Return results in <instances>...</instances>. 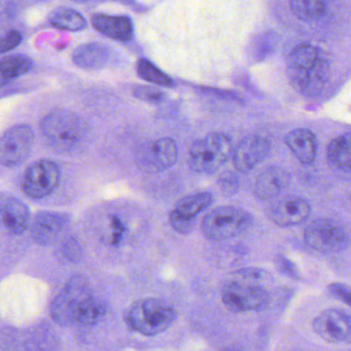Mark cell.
<instances>
[{
    "instance_id": "obj_20",
    "label": "cell",
    "mask_w": 351,
    "mask_h": 351,
    "mask_svg": "<svg viewBox=\"0 0 351 351\" xmlns=\"http://www.w3.org/2000/svg\"><path fill=\"white\" fill-rule=\"evenodd\" d=\"M109 51L100 43H91L80 45L72 55V61L84 69H99L106 64Z\"/></svg>"
},
{
    "instance_id": "obj_16",
    "label": "cell",
    "mask_w": 351,
    "mask_h": 351,
    "mask_svg": "<svg viewBox=\"0 0 351 351\" xmlns=\"http://www.w3.org/2000/svg\"><path fill=\"white\" fill-rule=\"evenodd\" d=\"M269 152L270 143L267 139L251 136L237 146L233 154V164L239 172H249L267 158Z\"/></svg>"
},
{
    "instance_id": "obj_23",
    "label": "cell",
    "mask_w": 351,
    "mask_h": 351,
    "mask_svg": "<svg viewBox=\"0 0 351 351\" xmlns=\"http://www.w3.org/2000/svg\"><path fill=\"white\" fill-rule=\"evenodd\" d=\"M49 21L56 28L67 31H80L86 28L87 21L78 10L59 8L49 14Z\"/></svg>"
},
{
    "instance_id": "obj_2",
    "label": "cell",
    "mask_w": 351,
    "mask_h": 351,
    "mask_svg": "<svg viewBox=\"0 0 351 351\" xmlns=\"http://www.w3.org/2000/svg\"><path fill=\"white\" fill-rule=\"evenodd\" d=\"M286 72L295 90L301 94L315 96L327 84L330 64L317 47L300 45L288 56Z\"/></svg>"
},
{
    "instance_id": "obj_10",
    "label": "cell",
    "mask_w": 351,
    "mask_h": 351,
    "mask_svg": "<svg viewBox=\"0 0 351 351\" xmlns=\"http://www.w3.org/2000/svg\"><path fill=\"white\" fill-rule=\"evenodd\" d=\"M34 142V133L28 125H18L8 129L0 137V165L8 168L25 162Z\"/></svg>"
},
{
    "instance_id": "obj_14",
    "label": "cell",
    "mask_w": 351,
    "mask_h": 351,
    "mask_svg": "<svg viewBox=\"0 0 351 351\" xmlns=\"http://www.w3.org/2000/svg\"><path fill=\"white\" fill-rule=\"evenodd\" d=\"M69 215L59 212H39L31 226V237L41 245H55L67 231Z\"/></svg>"
},
{
    "instance_id": "obj_4",
    "label": "cell",
    "mask_w": 351,
    "mask_h": 351,
    "mask_svg": "<svg viewBox=\"0 0 351 351\" xmlns=\"http://www.w3.org/2000/svg\"><path fill=\"white\" fill-rule=\"evenodd\" d=\"M263 274L260 269L235 272L223 293V303L233 313L261 311L269 303V293L259 284Z\"/></svg>"
},
{
    "instance_id": "obj_9",
    "label": "cell",
    "mask_w": 351,
    "mask_h": 351,
    "mask_svg": "<svg viewBox=\"0 0 351 351\" xmlns=\"http://www.w3.org/2000/svg\"><path fill=\"white\" fill-rule=\"evenodd\" d=\"M61 181L59 166L51 160H43L31 165L22 180V189L33 199H41L53 193Z\"/></svg>"
},
{
    "instance_id": "obj_33",
    "label": "cell",
    "mask_w": 351,
    "mask_h": 351,
    "mask_svg": "<svg viewBox=\"0 0 351 351\" xmlns=\"http://www.w3.org/2000/svg\"><path fill=\"white\" fill-rule=\"evenodd\" d=\"M224 351H238V350H225Z\"/></svg>"
},
{
    "instance_id": "obj_26",
    "label": "cell",
    "mask_w": 351,
    "mask_h": 351,
    "mask_svg": "<svg viewBox=\"0 0 351 351\" xmlns=\"http://www.w3.org/2000/svg\"><path fill=\"white\" fill-rule=\"evenodd\" d=\"M137 73L142 80L162 86H173L174 82L168 75L152 65L148 60H140L137 64Z\"/></svg>"
},
{
    "instance_id": "obj_27",
    "label": "cell",
    "mask_w": 351,
    "mask_h": 351,
    "mask_svg": "<svg viewBox=\"0 0 351 351\" xmlns=\"http://www.w3.org/2000/svg\"><path fill=\"white\" fill-rule=\"evenodd\" d=\"M133 94L138 100L154 103V104L162 103L165 99V94L162 90L152 86H138L134 90Z\"/></svg>"
},
{
    "instance_id": "obj_29",
    "label": "cell",
    "mask_w": 351,
    "mask_h": 351,
    "mask_svg": "<svg viewBox=\"0 0 351 351\" xmlns=\"http://www.w3.org/2000/svg\"><path fill=\"white\" fill-rule=\"evenodd\" d=\"M218 187L227 196L233 195L238 191L239 178L233 172H225L218 178Z\"/></svg>"
},
{
    "instance_id": "obj_12",
    "label": "cell",
    "mask_w": 351,
    "mask_h": 351,
    "mask_svg": "<svg viewBox=\"0 0 351 351\" xmlns=\"http://www.w3.org/2000/svg\"><path fill=\"white\" fill-rule=\"evenodd\" d=\"M313 330L319 337L330 343H350V315L341 309H328L315 317Z\"/></svg>"
},
{
    "instance_id": "obj_28",
    "label": "cell",
    "mask_w": 351,
    "mask_h": 351,
    "mask_svg": "<svg viewBox=\"0 0 351 351\" xmlns=\"http://www.w3.org/2000/svg\"><path fill=\"white\" fill-rule=\"evenodd\" d=\"M169 222L177 232L181 233V234H189L195 224V219L188 218L173 210L170 213Z\"/></svg>"
},
{
    "instance_id": "obj_11",
    "label": "cell",
    "mask_w": 351,
    "mask_h": 351,
    "mask_svg": "<svg viewBox=\"0 0 351 351\" xmlns=\"http://www.w3.org/2000/svg\"><path fill=\"white\" fill-rule=\"evenodd\" d=\"M179 150L170 138H162L142 146L137 152V164L146 173H159L177 164Z\"/></svg>"
},
{
    "instance_id": "obj_24",
    "label": "cell",
    "mask_w": 351,
    "mask_h": 351,
    "mask_svg": "<svg viewBox=\"0 0 351 351\" xmlns=\"http://www.w3.org/2000/svg\"><path fill=\"white\" fill-rule=\"evenodd\" d=\"M329 2L330 0H290L295 16L304 22L319 20L327 12Z\"/></svg>"
},
{
    "instance_id": "obj_32",
    "label": "cell",
    "mask_w": 351,
    "mask_h": 351,
    "mask_svg": "<svg viewBox=\"0 0 351 351\" xmlns=\"http://www.w3.org/2000/svg\"><path fill=\"white\" fill-rule=\"evenodd\" d=\"M280 266L284 272L290 274V276H295L297 274L295 266L293 265L292 262L288 261L286 258H282L280 261Z\"/></svg>"
},
{
    "instance_id": "obj_21",
    "label": "cell",
    "mask_w": 351,
    "mask_h": 351,
    "mask_svg": "<svg viewBox=\"0 0 351 351\" xmlns=\"http://www.w3.org/2000/svg\"><path fill=\"white\" fill-rule=\"evenodd\" d=\"M328 160L330 164L342 172H350L351 168V135L348 133L340 135L332 140L328 146Z\"/></svg>"
},
{
    "instance_id": "obj_17",
    "label": "cell",
    "mask_w": 351,
    "mask_h": 351,
    "mask_svg": "<svg viewBox=\"0 0 351 351\" xmlns=\"http://www.w3.org/2000/svg\"><path fill=\"white\" fill-rule=\"evenodd\" d=\"M291 182L288 171L280 167H270L258 177L255 193L261 199H272L280 195Z\"/></svg>"
},
{
    "instance_id": "obj_6",
    "label": "cell",
    "mask_w": 351,
    "mask_h": 351,
    "mask_svg": "<svg viewBox=\"0 0 351 351\" xmlns=\"http://www.w3.org/2000/svg\"><path fill=\"white\" fill-rule=\"evenodd\" d=\"M232 152V144L227 136L212 133L198 140L190 152V166L195 172L212 174L226 164Z\"/></svg>"
},
{
    "instance_id": "obj_15",
    "label": "cell",
    "mask_w": 351,
    "mask_h": 351,
    "mask_svg": "<svg viewBox=\"0 0 351 351\" xmlns=\"http://www.w3.org/2000/svg\"><path fill=\"white\" fill-rule=\"evenodd\" d=\"M30 210L28 206L12 195H0V224L6 232L21 235L28 229Z\"/></svg>"
},
{
    "instance_id": "obj_1",
    "label": "cell",
    "mask_w": 351,
    "mask_h": 351,
    "mask_svg": "<svg viewBox=\"0 0 351 351\" xmlns=\"http://www.w3.org/2000/svg\"><path fill=\"white\" fill-rule=\"evenodd\" d=\"M52 317L61 326H91L106 313L104 302L97 298L82 276L71 278L52 304Z\"/></svg>"
},
{
    "instance_id": "obj_30",
    "label": "cell",
    "mask_w": 351,
    "mask_h": 351,
    "mask_svg": "<svg viewBox=\"0 0 351 351\" xmlns=\"http://www.w3.org/2000/svg\"><path fill=\"white\" fill-rule=\"evenodd\" d=\"M22 41V35L19 31L12 30L6 33L3 37L0 39V53H6L12 51L14 47H18Z\"/></svg>"
},
{
    "instance_id": "obj_5",
    "label": "cell",
    "mask_w": 351,
    "mask_h": 351,
    "mask_svg": "<svg viewBox=\"0 0 351 351\" xmlns=\"http://www.w3.org/2000/svg\"><path fill=\"white\" fill-rule=\"evenodd\" d=\"M177 319L172 305L157 298L142 299L132 305L127 323L134 331L154 336L166 331Z\"/></svg>"
},
{
    "instance_id": "obj_8",
    "label": "cell",
    "mask_w": 351,
    "mask_h": 351,
    "mask_svg": "<svg viewBox=\"0 0 351 351\" xmlns=\"http://www.w3.org/2000/svg\"><path fill=\"white\" fill-rule=\"evenodd\" d=\"M305 241L321 253H338L348 247L350 237L341 223L331 219H319L307 227Z\"/></svg>"
},
{
    "instance_id": "obj_25",
    "label": "cell",
    "mask_w": 351,
    "mask_h": 351,
    "mask_svg": "<svg viewBox=\"0 0 351 351\" xmlns=\"http://www.w3.org/2000/svg\"><path fill=\"white\" fill-rule=\"evenodd\" d=\"M214 202V195L208 192L185 196L179 200L174 210L188 218L195 219L199 213L207 208Z\"/></svg>"
},
{
    "instance_id": "obj_18",
    "label": "cell",
    "mask_w": 351,
    "mask_h": 351,
    "mask_svg": "<svg viewBox=\"0 0 351 351\" xmlns=\"http://www.w3.org/2000/svg\"><path fill=\"white\" fill-rule=\"evenodd\" d=\"M92 24L97 31L115 40L128 41L133 34V25L126 16L95 14L92 18Z\"/></svg>"
},
{
    "instance_id": "obj_22",
    "label": "cell",
    "mask_w": 351,
    "mask_h": 351,
    "mask_svg": "<svg viewBox=\"0 0 351 351\" xmlns=\"http://www.w3.org/2000/svg\"><path fill=\"white\" fill-rule=\"evenodd\" d=\"M32 67V61L27 56L14 55L0 59V88L28 73Z\"/></svg>"
},
{
    "instance_id": "obj_7",
    "label": "cell",
    "mask_w": 351,
    "mask_h": 351,
    "mask_svg": "<svg viewBox=\"0 0 351 351\" xmlns=\"http://www.w3.org/2000/svg\"><path fill=\"white\" fill-rule=\"evenodd\" d=\"M251 218L245 210L236 206H225L214 208L204 218L202 232L212 241L233 239L245 232Z\"/></svg>"
},
{
    "instance_id": "obj_3",
    "label": "cell",
    "mask_w": 351,
    "mask_h": 351,
    "mask_svg": "<svg viewBox=\"0 0 351 351\" xmlns=\"http://www.w3.org/2000/svg\"><path fill=\"white\" fill-rule=\"evenodd\" d=\"M41 130L51 147L61 154H74L82 149L90 136L86 121L67 109L47 113L41 121Z\"/></svg>"
},
{
    "instance_id": "obj_31",
    "label": "cell",
    "mask_w": 351,
    "mask_h": 351,
    "mask_svg": "<svg viewBox=\"0 0 351 351\" xmlns=\"http://www.w3.org/2000/svg\"><path fill=\"white\" fill-rule=\"evenodd\" d=\"M329 291L333 296L337 297L340 300L343 301L346 305L351 304V293L350 287L346 286L343 284H335L330 285Z\"/></svg>"
},
{
    "instance_id": "obj_19",
    "label": "cell",
    "mask_w": 351,
    "mask_h": 351,
    "mask_svg": "<svg viewBox=\"0 0 351 351\" xmlns=\"http://www.w3.org/2000/svg\"><path fill=\"white\" fill-rule=\"evenodd\" d=\"M286 143L303 165H311L317 158V139L308 129H296L286 135Z\"/></svg>"
},
{
    "instance_id": "obj_13",
    "label": "cell",
    "mask_w": 351,
    "mask_h": 351,
    "mask_svg": "<svg viewBox=\"0 0 351 351\" xmlns=\"http://www.w3.org/2000/svg\"><path fill=\"white\" fill-rule=\"evenodd\" d=\"M311 208L305 198L296 195H284L271 202L268 206V217L278 226L288 227L304 222Z\"/></svg>"
}]
</instances>
